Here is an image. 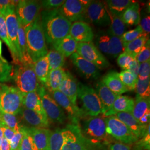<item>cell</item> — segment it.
Listing matches in <instances>:
<instances>
[{
  "label": "cell",
  "mask_w": 150,
  "mask_h": 150,
  "mask_svg": "<svg viewBox=\"0 0 150 150\" xmlns=\"http://www.w3.org/2000/svg\"><path fill=\"white\" fill-rule=\"evenodd\" d=\"M33 70L39 83L44 87L50 72L47 57L45 56L33 63Z\"/></svg>",
  "instance_id": "4dcf8cb0"
},
{
  "label": "cell",
  "mask_w": 150,
  "mask_h": 150,
  "mask_svg": "<svg viewBox=\"0 0 150 150\" xmlns=\"http://www.w3.org/2000/svg\"><path fill=\"white\" fill-rule=\"evenodd\" d=\"M139 27L142 31L147 35H149L150 32V16L147 15L140 19L139 23Z\"/></svg>",
  "instance_id": "816d5d0a"
},
{
  "label": "cell",
  "mask_w": 150,
  "mask_h": 150,
  "mask_svg": "<svg viewBox=\"0 0 150 150\" xmlns=\"http://www.w3.org/2000/svg\"><path fill=\"white\" fill-rule=\"evenodd\" d=\"M86 145L79 125H69L64 129V142L61 150H90Z\"/></svg>",
  "instance_id": "4fadbf2b"
},
{
  "label": "cell",
  "mask_w": 150,
  "mask_h": 150,
  "mask_svg": "<svg viewBox=\"0 0 150 150\" xmlns=\"http://www.w3.org/2000/svg\"><path fill=\"white\" fill-rule=\"evenodd\" d=\"M28 133L32 137L38 150H48L49 138L51 131L47 129L26 127Z\"/></svg>",
  "instance_id": "d4e9b609"
},
{
  "label": "cell",
  "mask_w": 150,
  "mask_h": 150,
  "mask_svg": "<svg viewBox=\"0 0 150 150\" xmlns=\"http://www.w3.org/2000/svg\"><path fill=\"white\" fill-rule=\"evenodd\" d=\"M0 127L2 129L4 137L10 142L11 139H12V137H13L14 134H15V132L11 129L6 126H0Z\"/></svg>",
  "instance_id": "11a10c76"
},
{
  "label": "cell",
  "mask_w": 150,
  "mask_h": 150,
  "mask_svg": "<svg viewBox=\"0 0 150 150\" xmlns=\"http://www.w3.org/2000/svg\"><path fill=\"white\" fill-rule=\"evenodd\" d=\"M134 105V99L127 96L118 95L113 102L111 110L103 115V117L115 115L119 112L131 113Z\"/></svg>",
  "instance_id": "603a6c76"
},
{
  "label": "cell",
  "mask_w": 150,
  "mask_h": 150,
  "mask_svg": "<svg viewBox=\"0 0 150 150\" xmlns=\"http://www.w3.org/2000/svg\"><path fill=\"white\" fill-rule=\"evenodd\" d=\"M80 130L82 136L87 142L110 144V139L106 132L104 117L96 116L87 118L83 121Z\"/></svg>",
  "instance_id": "3957f363"
},
{
  "label": "cell",
  "mask_w": 150,
  "mask_h": 150,
  "mask_svg": "<svg viewBox=\"0 0 150 150\" xmlns=\"http://www.w3.org/2000/svg\"><path fill=\"white\" fill-rule=\"evenodd\" d=\"M0 126H6L17 132L20 130L21 125L16 115L0 112Z\"/></svg>",
  "instance_id": "f35d334b"
},
{
  "label": "cell",
  "mask_w": 150,
  "mask_h": 150,
  "mask_svg": "<svg viewBox=\"0 0 150 150\" xmlns=\"http://www.w3.org/2000/svg\"><path fill=\"white\" fill-rule=\"evenodd\" d=\"M23 107L32 110L43 116L44 118L48 119L37 91L23 93Z\"/></svg>",
  "instance_id": "484cf974"
},
{
  "label": "cell",
  "mask_w": 150,
  "mask_h": 150,
  "mask_svg": "<svg viewBox=\"0 0 150 150\" xmlns=\"http://www.w3.org/2000/svg\"><path fill=\"white\" fill-rule=\"evenodd\" d=\"M41 2L33 0L19 1L15 8L18 20L23 27L34 21L40 14Z\"/></svg>",
  "instance_id": "8fae6325"
},
{
  "label": "cell",
  "mask_w": 150,
  "mask_h": 150,
  "mask_svg": "<svg viewBox=\"0 0 150 150\" xmlns=\"http://www.w3.org/2000/svg\"><path fill=\"white\" fill-rule=\"evenodd\" d=\"M107 134L120 142L126 145H132L139 139L129 128L115 116L104 117Z\"/></svg>",
  "instance_id": "52a82bcc"
},
{
  "label": "cell",
  "mask_w": 150,
  "mask_h": 150,
  "mask_svg": "<svg viewBox=\"0 0 150 150\" xmlns=\"http://www.w3.org/2000/svg\"><path fill=\"white\" fill-rule=\"evenodd\" d=\"M22 137L23 133L21 129H20L19 131L15 132L13 137L10 141L11 150H18Z\"/></svg>",
  "instance_id": "f907efd6"
},
{
  "label": "cell",
  "mask_w": 150,
  "mask_h": 150,
  "mask_svg": "<svg viewBox=\"0 0 150 150\" xmlns=\"http://www.w3.org/2000/svg\"><path fill=\"white\" fill-rule=\"evenodd\" d=\"M0 59L3 60H6L2 56V42L0 40Z\"/></svg>",
  "instance_id": "680465c9"
},
{
  "label": "cell",
  "mask_w": 150,
  "mask_h": 150,
  "mask_svg": "<svg viewBox=\"0 0 150 150\" xmlns=\"http://www.w3.org/2000/svg\"><path fill=\"white\" fill-rule=\"evenodd\" d=\"M77 97L82 103L83 111L86 115L96 117L102 113V106L96 91L90 86L78 83Z\"/></svg>",
  "instance_id": "5b68a950"
},
{
  "label": "cell",
  "mask_w": 150,
  "mask_h": 150,
  "mask_svg": "<svg viewBox=\"0 0 150 150\" xmlns=\"http://www.w3.org/2000/svg\"><path fill=\"white\" fill-rule=\"evenodd\" d=\"M144 34V33L139 25L134 30H131L129 31L125 32L121 38L124 45L126 43L134 41L135 39L139 38V36H142Z\"/></svg>",
  "instance_id": "ee69618b"
},
{
  "label": "cell",
  "mask_w": 150,
  "mask_h": 150,
  "mask_svg": "<svg viewBox=\"0 0 150 150\" xmlns=\"http://www.w3.org/2000/svg\"><path fill=\"white\" fill-rule=\"evenodd\" d=\"M95 45L101 52L113 57L118 56L123 51V44L121 38L113 35L109 30L97 33Z\"/></svg>",
  "instance_id": "ba28073f"
},
{
  "label": "cell",
  "mask_w": 150,
  "mask_h": 150,
  "mask_svg": "<svg viewBox=\"0 0 150 150\" xmlns=\"http://www.w3.org/2000/svg\"><path fill=\"white\" fill-rule=\"evenodd\" d=\"M135 91L137 96L145 98H150V78L145 80L137 79Z\"/></svg>",
  "instance_id": "b9f144b4"
},
{
  "label": "cell",
  "mask_w": 150,
  "mask_h": 150,
  "mask_svg": "<svg viewBox=\"0 0 150 150\" xmlns=\"http://www.w3.org/2000/svg\"><path fill=\"white\" fill-rule=\"evenodd\" d=\"M52 46L54 50L64 55V57H68L76 52L77 42L69 35L55 42Z\"/></svg>",
  "instance_id": "83f0119b"
},
{
  "label": "cell",
  "mask_w": 150,
  "mask_h": 150,
  "mask_svg": "<svg viewBox=\"0 0 150 150\" xmlns=\"http://www.w3.org/2000/svg\"><path fill=\"white\" fill-rule=\"evenodd\" d=\"M70 59L77 70L88 79H97L100 76L99 69L94 64L82 58L77 52L72 54Z\"/></svg>",
  "instance_id": "d6986e66"
},
{
  "label": "cell",
  "mask_w": 150,
  "mask_h": 150,
  "mask_svg": "<svg viewBox=\"0 0 150 150\" xmlns=\"http://www.w3.org/2000/svg\"><path fill=\"white\" fill-rule=\"evenodd\" d=\"M86 8L81 0H66L58 10L59 13L69 21H82Z\"/></svg>",
  "instance_id": "2e32d148"
},
{
  "label": "cell",
  "mask_w": 150,
  "mask_h": 150,
  "mask_svg": "<svg viewBox=\"0 0 150 150\" xmlns=\"http://www.w3.org/2000/svg\"><path fill=\"white\" fill-rule=\"evenodd\" d=\"M150 78V61L139 64L137 79L145 80Z\"/></svg>",
  "instance_id": "c3c4849f"
},
{
  "label": "cell",
  "mask_w": 150,
  "mask_h": 150,
  "mask_svg": "<svg viewBox=\"0 0 150 150\" xmlns=\"http://www.w3.org/2000/svg\"><path fill=\"white\" fill-rule=\"evenodd\" d=\"M82 21L102 27L110 25V20L105 2L92 1L85 10Z\"/></svg>",
  "instance_id": "9c48e42d"
},
{
  "label": "cell",
  "mask_w": 150,
  "mask_h": 150,
  "mask_svg": "<svg viewBox=\"0 0 150 150\" xmlns=\"http://www.w3.org/2000/svg\"><path fill=\"white\" fill-rule=\"evenodd\" d=\"M135 2L131 0H108L104 1L109 11L120 17H121L123 12Z\"/></svg>",
  "instance_id": "836d02e7"
},
{
  "label": "cell",
  "mask_w": 150,
  "mask_h": 150,
  "mask_svg": "<svg viewBox=\"0 0 150 150\" xmlns=\"http://www.w3.org/2000/svg\"><path fill=\"white\" fill-rule=\"evenodd\" d=\"M76 52L98 69H106L110 66L108 61L92 42L77 43Z\"/></svg>",
  "instance_id": "7c38bea8"
},
{
  "label": "cell",
  "mask_w": 150,
  "mask_h": 150,
  "mask_svg": "<svg viewBox=\"0 0 150 150\" xmlns=\"http://www.w3.org/2000/svg\"><path fill=\"white\" fill-rule=\"evenodd\" d=\"M19 114L22 118L31 126V127L47 129L49 127L48 119L44 118L43 116L32 110L22 107Z\"/></svg>",
  "instance_id": "cb8c5ba5"
},
{
  "label": "cell",
  "mask_w": 150,
  "mask_h": 150,
  "mask_svg": "<svg viewBox=\"0 0 150 150\" xmlns=\"http://www.w3.org/2000/svg\"><path fill=\"white\" fill-rule=\"evenodd\" d=\"M150 98L136 95L131 114L141 124L148 125L150 124Z\"/></svg>",
  "instance_id": "ac0fdd59"
},
{
  "label": "cell",
  "mask_w": 150,
  "mask_h": 150,
  "mask_svg": "<svg viewBox=\"0 0 150 150\" xmlns=\"http://www.w3.org/2000/svg\"><path fill=\"white\" fill-rule=\"evenodd\" d=\"M150 39H149L144 47L141 50L139 53L137 54L136 57V60L139 64L150 61Z\"/></svg>",
  "instance_id": "7dc6e473"
},
{
  "label": "cell",
  "mask_w": 150,
  "mask_h": 150,
  "mask_svg": "<svg viewBox=\"0 0 150 150\" xmlns=\"http://www.w3.org/2000/svg\"><path fill=\"white\" fill-rule=\"evenodd\" d=\"M107 88L117 95H121L129 91L118 78L117 72L111 71L102 77L101 81Z\"/></svg>",
  "instance_id": "4316f807"
},
{
  "label": "cell",
  "mask_w": 150,
  "mask_h": 150,
  "mask_svg": "<svg viewBox=\"0 0 150 150\" xmlns=\"http://www.w3.org/2000/svg\"><path fill=\"white\" fill-rule=\"evenodd\" d=\"M24 29L28 52L32 62L35 63L38 59L46 56L48 52L40 14L32 23L24 27Z\"/></svg>",
  "instance_id": "7a4b0ae2"
},
{
  "label": "cell",
  "mask_w": 150,
  "mask_h": 150,
  "mask_svg": "<svg viewBox=\"0 0 150 150\" xmlns=\"http://www.w3.org/2000/svg\"><path fill=\"white\" fill-rule=\"evenodd\" d=\"M65 75L66 72L62 68L50 71L44 87L50 93L58 90L61 82L64 79Z\"/></svg>",
  "instance_id": "f1b7e54d"
},
{
  "label": "cell",
  "mask_w": 150,
  "mask_h": 150,
  "mask_svg": "<svg viewBox=\"0 0 150 150\" xmlns=\"http://www.w3.org/2000/svg\"><path fill=\"white\" fill-rule=\"evenodd\" d=\"M139 63L135 59L134 62H133V64L131 65V66L130 67V68L129 69L128 71H129L130 72H131L132 73H133L134 74L136 75L137 76L139 69Z\"/></svg>",
  "instance_id": "9f6ffc18"
},
{
  "label": "cell",
  "mask_w": 150,
  "mask_h": 150,
  "mask_svg": "<svg viewBox=\"0 0 150 150\" xmlns=\"http://www.w3.org/2000/svg\"><path fill=\"white\" fill-rule=\"evenodd\" d=\"M64 142V129L51 131L48 150H61Z\"/></svg>",
  "instance_id": "8d00e7d4"
},
{
  "label": "cell",
  "mask_w": 150,
  "mask_h": 150,
  "mask_svg": "<svg viewBox=\"0 0 150 150\" xmlns=\"http://www.w3.org/2000/svg\"><path fill=\"white\" fill-rule=\"evenodd\" d=\"M4 137V135H3V131H2V129H1V127H0V144L2 142V139Z\"/></svg>",
  "instance_id": "94428289"
},
{
  "label": "cell",
  "mask_w": 150,
  "mask_h": 150,
  "mask_svg": "<svg viewBox=\"0 0 150 150\" xmlns=\"http://www.w3.org/2000/svg\"><path fill=\"white\" fill-rule=\"evenodd\" d=\"M7 86H8V85H7L5 83L0 82V93L4 90H5Z\"/></svg>",
  "instance_id": "91938a15"
},
{
  "label": "cell",
  "mask_w": 150,
  "mask_h": 150,
  "mask_svg": "<svg viewBox=\"0 0 150 150\" xmlns=\"http://www.w3.org/2000/svg\"><path fill=\"white\" fill-rule=\"evenodd\" d=\"M19 22V21H18ZM18 46L20 49V54L21 64H33L27 50L26 39L25 36V32L24 27L19 22V28L18 32Z\"/></svg>",
  "instance_id": "d6a6232c"
},
{
  "label": "cell",
  "mask_w": 150,
  "mask_h": 150,
  "mask_svg": "<svg viewBox=\"0 0 150 150\" xmlns=\"http://www.w3.org/2000/svg\"><path fill=\"white\" fill-rule=\"evenodd\" d=\"M114 116L122 122L137 139H141L145 135L149 124L148 125L141 124L130 113L119 112Z\"/></svg>",
  "instance_id": "ffe728a7"
},
{
  "label": "cell",
  "mask_w": 150,
  "mask_h": 150,
  "mask_svg": "<svg viewBox=\"0 0 150 150\" xmlns=\"http://www.w3.org/2000/svg\"><path fill=\"white\" fill-rule=\"evenodd\" d=\"M37 92L48 120L54 122L64 123L66 117L63 109L54 100L48 91L43 86L40 85Z\"/></svg>",
  "instance_id": "30bf717a"
},
{
  "label": "cell",
  "mask_w": 150,
  "mask_h": 150,
  "mask_svg": "<svg viewBox=\"0 0 150 150\" xmlns=\"http://www.w3.org/2000/svg\"><path fill=\"white\" fill-rule=\"evenodd\" d=\"M69 35L77 43L91 42L94 38V33L91 26L83 21L72 23Z\"/></svg>",
  "instance_id": "e0dca14e"
},
{
  "label": "cell",
  "mask_w": 150,
  "mask_h": 150,
  "mask_svg": "<svg viewBox=\"0 0 150 150\" xmlns=\"http://www.w3.org/2000/svg\"><path fill=\"white\" fill-rule=\"evenodd\" d=\"M106 8L110 20V28L109 31L113 35L117 36L118 38H121L123 33L126 32L127 30L126 25L122 21L121 17L113 14L109 11L107 7Z\"/></svg>",
  "instance_id": "d590c367"
},
{
  "label": "cell",
  "mask_w": 150,
  "mask_h": 150,
  "mask_svg": "<svg viewBox=\"0 0 150 150\" xmlns=\"http://www.w3.org/2000/svg\"><path fill=\"white\" fill-rule=\"evenodd\" d=\"M12 79L22 93L38 91L40 83L33 70V64L16 65L13 67Z\"/></svg>",
  "instance_id": "277c9868"
},
{
  "label": "cell",
  "mask_w": 150,
  "mask_h": 150,
  "mask_svg": "<svg viewBox=\"0 0 150 150\" xmlns=\"http://www.w3.org/2000/svg\"><path fill=\"white\" fill-rule=\"evenodd\" d=\"M0 38L5 43L10 50V54L12 58L13 62L16 65L22 64L19 56L16 53L15 49L11 45V42L8 36L5 18L0 13Z\"/></svg>",
  "instance_id": "1f68e13d"
},
{
  "label": "cell",
  "mask_w": 150,
  "mask_h": 150,
  "mask_svg": "<svg viewBox=\"0 0 150 150\" xmlns=\"http://www.w3.org/2000/svg\"><path fill=\"white\" fill-rule=\"evenodd\" d=\"M18 2L19 1L15 0H0V13L11 6L16 7Z\"/></svg>",
  "instance_id": "f5cc1de1"
},
{
  "label": "cell",
  "mask_w": 150,
  "mask_h": 150,
  "mask_svg": "<svg viewBox=\"0 0 150 150\" xmlns=\"http://www.w3.org/2000/svg\"><path fill=\"white\" fill-rule=\"evenodd\" d=\"M126 25L136 26L139 24L141 15L139 3L135 2L125 11L121 17Z\"/></svg>",
  "instance_id": "f546056e"
},
{
  "label": "cell",
  "mask_w": 150,
  "mask_h": 150,
  "mask_svg": "<svg viewBox=\"0 0 150 150\" xmlns=\"http://www.w3.org/2000/svg\"><path fill=\"white\" fill-rule=\"evenodd\" d=\"M149 38L147 35L144 34L134 41L123 45V51L130 54L136 59L137 54L144 47Z\"/></svg>",
  "instance_id": "e575fe53"
},
{
  "label": "cell",
  "mask_w": 150,
  "mask_h": 150,
  "mask_svg": "<svg viewBox=\"0 0 150 150\" xmlns=\"http://www.w3.org/2000/svg\"><path fill=\"white\" fill-rule=\"evenodd\" d=\"M52 98L62 108H64L68 114V117L73 125H79L81 119L86 116L83 111L76 106L70 99L59 90L51 92Z\"/></svg>",
  "instance_id": "5bb4252c"
},
{
  "label": "cell",
  "mask_w": 150,
  "mask_h": 150,
  "mask_svg": "<svg viewBox=\"0 0 150 150\" xmlns=\"http://www.w3.org/2000/svg\"><path fill=\"white\" fill-rule=\"evenodd\" d=\"M64 1V0H44L41 1V5L45 10H56L59 8Z\"/></svg>",
  "instance_id": "681fc988"
},
{
  "label": "cell",
  "mask_w": 150,
  "mask_h": 150,
  "mask_svg": "<svg viewBox=\"0 0 150 150\" xmlns=\"http://www.w3.org/2000/svg\"><path fill=\"white\" fill-rule=\"evenodd\" d=\"M15 8V7L11 6L7 8L5 10L2 11L1 13L4 16L5 18L7 33L11 45L15 49L21 61L18 40L19 22L16 15Z\"/></svg>",
  "instance_id": "9a60e30c"
},
{
  "label": "cell",
  "mask_w": 150,
  "mask_h": 150,
  "mask_svg": "<svg viewBox=\"0 0 150 150\" xmlns=\"http://www.w3.org/2000/svg\"><path fill=\"white\" fill-rule=\"evenodd\" d=\"M150 126H148L145 135L136 142L135 150H150Z\"/></svg>",
  "instance_id": "bcb514c9"
},
{
  "label": "cell",
  "mask_w": 150,
  "mask_h": 150,
  "mask_svg": "<svg viewBox=\"0 0 150 150\" xmlns=\"http://www.w3.org/2000/svg\"><path fill=\"white\" fill-rule=\"evenodd\" d=\"M46 56L48 59L50 71L51 70L62 68L65 62V57L64 55L60 54L54 50L48 51Z\"/></svg>",
  "instance_id": "74e56055"
},
{
  "label": "cell",
  "mask_w": 150,
  "mask_h": 150,
  "mask_svg": "<svg viewBox=\"0 0 150 150\" xmlns=\"http://www.w3.org/2000/svg\"><path fill=\"white\" fill-rule=\"evenodd\" d=\"M108 145L110 150H131V148L129 145H126L120 142H117Z\"/></svg>",
  "instance_id": "db71d44e"
},
{
  "label": "cell",
  "mask_w": 150,
  "mask_h": 150,
  "mask_svg": "<svg viewBox=\"0 0 150 150\" xmlns=\"http://www.w3.org/2000/svg\"><path fill=\"white\" fill-rule=\"evenodd\" d=\"M135 59L130 54L123 52L119 54L117 58V64L123 70H129Z\"/></svg>",
  "instance_id": "f6af8a7d"
},
{
  "label": "cell",
  "mask_w": 150,
  "mask_h": 150,
  "mask_svg": "<svg viewBox=\"0 0 150 150\" xmlns=\"http://www.w3.org/2000/svg\"><path fill=\"white\" fill-rule=\"evenodd\" d=\"M0 150H11L10 142L4 137H3L0 144Z\"/></svg>",
  "instance_id": "6f0895ef"
},
{
  "label": "cell",
  "mask_w": 150,
  "mask_h": 150,
  "mask_svg": "<svg viewBox=\"0 0 150 150\" xmlns=\"http://www.w3.org/2000/svg\"><path fill=\"white\" fill-rule=\"evenodd\" d=\"M41 21L46 42L52 45L69 35L72 23L62 16L58 9L43 10L40 12Z\"/></svg>",
  "instance_id": "6da1fadb"
},
{
  "label": "cell",
  "mask_w": 150,
  "mask_h": 150,
  "mask_svg": "<svg viewBox=\"0 0 150 150\" xmlns=\"http://www.w3.org/2000/svg\"><path fill=\"white\" fill-rule=\"evenodd\" d=\"M13 66L8 61L0 59V82L10 81L12 79Z\"/></svg>",
  "instance_id": "60d3db41"
},
{
  "label": "cell",
  "mask_w": 150,
  "mask_h": 150,
  "mask_svg": "<svg viewBox=\"0 0 150 150\" xmlns=\"http://www.w3.org/2000/svg\"><path fill=\"white\" fill-rule=\"evenodd\" d=\"M58 90L67 97L74 105L77 106L78 83L74 76L69 72H66L64 79L61 82Z\"/></svg>",
  "instance_id": "44dd1931"
},
{
  "label": "cell",
  "mask_w": 150,
  "mask_h": 150,
  "mask_svg": "<svg viewBox=\"0 0 150 150\" xmlns=\"http://www.w3.org/2000/svg\"><path fill=\"white\" fill-rule=\"evenodd\" d=\"M118 78L129 91L135 90L137 76L128 70H123L117 73Z\"/></svg>",
  "instance_id": "ab89813d"
},
{
  "label": "cell",
  "mask_w": 150,
  "mask_h": 150,
  "mask_svg": "<svg viewBox=\"0 0 150 150\" xmlns=\"http://www.w3.org/2000/svg\"><path fill=\"white\" fill-rule=\"evenodd\" d=\"M20 129L23 133V137L18 150H38L32 137L28 133L26 126L21 125Z\"/></svg>",
  "instance_id": "7bdbcfd3"
},
{
  "label": "cell",
  "mask_w": 150,
  "mask_h": 150,
  "mask_svg": "<svg viewBox=\"0 0 150 150\" xmlns=\"http://www.w3.org/2000/svg\"><path fill=\"white\" fill-rule=\"evenodd\" d=\"M23 107V93L16 87L7 86L0 93V112L17 115Z\"/></svg>",
  "instance_id": "8992f818"
},
{
  "label": "cell",
  "mask_w": 150,
  "mask_h": 150,
  "mask_svg": "<svg viewBox=\"0 0 150 150\" xmlns=\"http://www.w3.org/2000/svg\"><path fill=\"white\" fill-rule=\"evenodd\" d=\"M97 94L100 98L102 106L103 115L111 110L113 102L118 95L109 90L100 81L96 84Z\"/></svg>",
  "instance_id": "7402d4cb"
}]
</instances>
